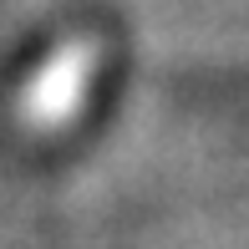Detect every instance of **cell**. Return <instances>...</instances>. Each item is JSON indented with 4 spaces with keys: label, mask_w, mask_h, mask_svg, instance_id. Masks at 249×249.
Returning <instances> with one entry per match:
<instances>
[{
    "label": "cell",
    "mask_w": 249,
    "mask_h": 249,
    "mask_svg": "<svg viewBox=\"0 0 249 249\" xmlns=\"http://www.w3.org/2000/svg\"><path fill=\"white\" fill-rule=\"evenodd\" d=\"M102 61H107L102 36H71V41H61V46L41 61V71L20 87L16 122L26 132H36V138L66 127V122L82 112V102H87V92H92Z\"/></svg>",
    "instance_id": "obj_1"
}]
</instances>
